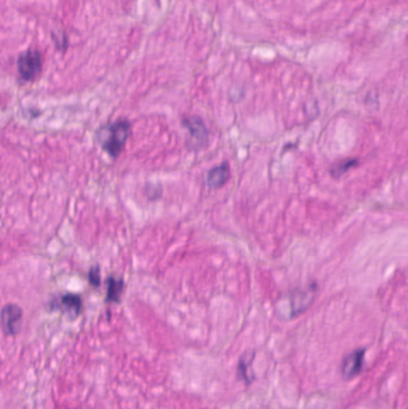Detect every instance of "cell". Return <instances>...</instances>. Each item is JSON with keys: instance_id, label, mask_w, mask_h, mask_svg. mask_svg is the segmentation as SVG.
I'll return each mask as SVG.
<instances>
[{"instance_id": "obj_1", "label": "cell", "mask_w": 408, "mask_h": 409, "mask_svg": "<svg viewBox=\"0 0 408 409\" xmlns=\"http://www.w3.org/2000/svg\"><path fill=\"white\" fill-rule=\"evenodd\" d=\"M130 133H131L130 121L120 119L110 125L101 127L100 130L97 132V139L102 145V149L108 153L110 157L116 158L126 145Z\"/></svg>"}, {"instance_id": "obj_2", "label": "cell", "mask_w": 408, "mask_h": 409, "mask_svg": "<svg viewBox=\"0 0 408 409\" xmlns=\"http://www.w3.org/2000/svg\"><path fill=\"white\" fill-rule=\"evenodd\" d=\"M21 78L26 82L36 79L42 69V57L38 50H27L21 54L17 62Z\"/></svg>"}, {"instance_id": "obj_3", "label": "cell", "mask_w": 408, "mask_h": 409, "mask_svg": "<svg viewBox=\"0 0 408 409\" xmlns=\"http://www.w3.org/2000/svg\"><path fill=\"white\" fill-rule=\"evenodd\" d=\"M182 125L188 130L189 142H187V145L191 149H200V147L208 144V127L205 126L204 121L200 118H198V116L186 118L182 121Z\"/></svg>"}, {"instance_id": "obj_4", "label": "cell", "mask_w": 408, "mask_h": 409, "mask_svg": "<svg viewBox=\"0 0 408 409\" xmlns=\"http://www.w3.org/2000/svg\"><path fill=\"white\" fill-rule=\"evenodd\" d=\"M22 309L15 304H6L1 310V327L6 335H16L20 332Z\"/></svg>"}, {"instance_id": "obj_5", "label": "cell", "mask_w": 408, "mask_h": 409, "mask_svg": "<svg viewBox=\"0 0 408 409\" xmlns=\"http://www.w3.org/2000/svg\"><path fill=\"white\" fill-rule=\"evenodd\" d=\"M364 353H366L364 349H357L350 353L344 359L343 365H341V374H343L344 379H353L361 374L363 365H364Z\"/></svg>"}, {"instance_id": "obj_6", "label": "cell", "mask_w": 408, "mask_h": 409, "mask_svg": "<svg viewBox=\"0 0 408 409\" xmlns=\"http://www.w3.org/2000/svg\"><path fill=\"white\" fill-rule=\"evenodd\" d=\"M57 308L62 309V311L69 315V318H77L83 309V302L79 296L74 295V293H66L59 299Z\"/></svg>"}, {"instance_id": "obj_7", "label": "cell", "mask_w": 408, "mask_h": 409, "mask_svg": "<svg viewBox=\"0 0 408 409\" xmlns=\"http://www.w3.org/2000/svg\"><path fill=\"white\" fill-rule=\"evenodd\" d=\"M229 179H230V168L227 163H223V164L217 165L208 172L206 184H208V187L218 189V188L223 187Z\"/></svg>"}, {"instance_id": "obj_8", "label": "cell", "mask_w": 408, "mask_h": 409, "mask_svg": "<svg viewBox=\"0 0 408 409\" xmlns=\"http://www.w3.org/2000/svg\"><path fill=\"white\" fill-rule=\"evenodd\" d=\"M312 291H300L293 292L290 298V316H297L305 311L312 303Z\"/></svg>"}, {"instance_id": "obj_9", "label": "cell", "mask_w": 408, "mask_h": 409, "mask_svg": "<svg viewBox=\"0 0 408 409\" xmlns=\"http://www.w3.org/2000/svg\"><path fill=\"white\" fill-rule=\"evenodd\" d=\"M123 288H125V281L123 279H118L115 276H109L108 279H107V297H106V301L108 303L120 302Z\"/></svg>"}, {"instance_id": "obj_10", "label": "cell", "mask_w": 408, "mask_h": 409, "mask_svg": "<svg viewBox=\"0 0 408 409\" xmlns=\"http://www.w3.org/2000/svg\"><path fill=\"white\" fill-rule=\"evenodd\" d=\"M254 357V352H246V354H243L242 358L239 362V377L243 379L246 384H249L254 379V375L251 371V363H253Z\"/></svg>"}, {"instance_id": "obj_11", "label": "cell", "mask_w": 408, "mask_h": 409, "mask_svg": "<svg viewBox=\"0 0 408 409\" xmlns=\"http://www.w3.org/2000/svg\"><path fill=\"white\" fill-rule=\"evenodd\" d=\"M89 281L93 286L98 287L101 285V273L98 266L93 267L89 271Z\"/></svg>"}]
</instances>
